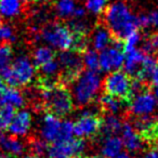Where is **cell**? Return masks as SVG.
I'll list each match as a JSON object with an SVG mask.
<instances>
[{"instance_id":"1","label":"cell","mask_w":158,"mask_h":158,"mask_svg":"<svg viewBox=\"0 0 158 158\" xmlns=\"http://www.w3.org/2000/svg\"><path fill=\"white\" fill-rule=\"evenodd\" d=\"M104 11L106 27L110 29L115 39H125L130 33L139 28L136 16L123 1L112 3Z\"/></svg>"},{"instance_id":"2","label":"cell","mask_w":158,"mask_h":158,"mask_svg":"<svg viewBox=\"0 0 158 158\" xmlns=\"http://www.w3.org/2000/svg\"><path fill=\"white\" fill-rule=\"evenodd\" d=\"M73 84V100L78 105L85 106L90 104L101 89V77L98 72L85 70L77 76Z\"/></svg>"},{"instance_id":"3","label":"cell","mask_w":158,"mask_h":158,"mask_svg":"<svg viewBox=\"0 0 158 158\" xmlns=\"http://www.w3.org/2000/svg\"><path fill=\"white\" fill-rule=\"evenodd\" d=\"M41 99L47 110L57 117L68 115L74 107L72 94L65 86L61 85L41 89Z\"/></svg>"},{"instance_id":"4","label":"cell","mask_w":158,"mask_h":158,"mask_svg":"<svg viewBox=\"0 0 158 158\" xmlns=\"http://www.w3.org/2000/svg\"><path fill=\"white\" fill-rule=\"evenodd\" d=\"M35 64L26 55H20L11 62L0 76L10 87L19 88L29 85L35 78Z\"/></svg>"},{"instance_id":"5","label":"cell","mask_w":158,"mask_h":158,"mask_svg":"<svg viewBox=\"0 0 158 158\" xmlns=\"http://www.w3.org/2000/svg\"><path fill=\"white\" fill-rule=\"evenodd\" d=\"M40 38L50 47L57 50L65 51L75 49L77 36L69 29L67 25L61 23L48 24L40 31Z\"/></svg>"},{"instance_id":"6","label":"cell","mask_w":158,"mask_h":158,"mask_svg":"<svg viewBox=\"0 0 158 158\" xmlns=\"http://www.w3.org/2000/svg\"><path fill=\"white\" fill-rule=\"evenodd\" d=\"M86 149V143L81 139H68L55 141L47 148V158H77Z\"/></svg>"},{"instance_id":"7","label":"cell","mask_w":158,"mask_h":158,"mask_svg":"<svg viewBox=\"0 0 158 158\" xmlns=\"http://www.w3.org/2000/svg\"><path fill=\"white\" fill-rule=\"evenodd\" d=\"M104 90L105 93L113 97L119 98L125 101L130 100V87H131V79L127 73L120 70H114L107 75L104 80Z\"/></svg>"},{"instance_id":"8","label":"cell","mask_w":158,"mask_h":158,"mask_svg":"<svg viewBox=\"0 0 158 158\" xmlns=\"http://www.w3.org/2000/svg\"><path fill=\"white\" fill-rule=\"evenodd\" d=\"M60 67L63 68L62 79L65 84L73 82L82 69V56L79 51L74 49L62 51L59 57Z\"/></svg>"},{"instance_id":"9","label":"cell","mask_w":158,"mask_h":158,"mask_svg":"<svg viewBox=\"0 0 158 158\" xmlns=\"http://www.w3.org/2000/svg\"><path fill=\"white\" fill-rule=\"evenodd\" d=\"M123 44L119 39L112 42V46L106 47L99 54L100 68L104 72H114L123 67L125 55L123 52Z\"/></svg>"},{"instance_id":"10","label":"cell","mask_w":158,"mask_h":158,"mask_svg":"<svg viewBox=\"0 0 158 158\" xmlns=\"http://www.w3.org/2000/svg\"><path fill=\"white\" fill-rule=\"evenodd\" d=\"M101 121L95 113L85 110L74 123V134L79 139L94 136L101 129Z\"/></svg>"},{"instance_id":"11","label":"cell","mask_w":158,"mask_h":158,"mask_svg":"<svg viewBox=\"0 0 158 158\" xmlns=\"http://www.w3.org/2000/svg\"><path fill=\"white\" fill-rule=\"evenodd\" d=\"M129 101L130 112L135 117L151 115L156 110V106L158 103L155 97L146 90L139 93V94H135Z\"/></svg>"},{"instance_id":"12","label":"cell","mask_w":158,"mask_h":158,"mask_svg":"<svg viewBox=\"0 0 158 158\" xmlns=\"http://www.w3.org/2000/svg\"><path fill=\"white\" fill-rule=\"evenodd\" d=\"M132 126L143 140L147 141V142H155L158 139V129L156 119H154L149 115L136 117Z\"/></svg>"},{"instance_id":"13","label":"cell","mask_w":158,"mask_h":158,"mask_svg":"<svg viewBox=\"0 0 158 158\" xmlns=\"http://www.w3.org/2000/svg\"><path fill=\"white\" fill-rule=\"evenodd\" d=\"M62 121L60 117L48 113L42 118L41 128H40V135L47 143H53L59 140L60 130H61Z\"/></svg>"},{"instance_id":"14","label":"cell","mask_w":158,"mask_h":158,"mask_svg":"<svg viewBox=\"0 0 158 158\" xmlns=\"http://www.w3.org/2000/svg\"><path fill=\"white\" fill-rule=\"evenodd\" d=\"M31 123H33V119H31V113L24 110H19L14 114L8 130L14 136H24L31 130Z\"/></svg>"},{"instance_id":"15","label":"cell","mask_w":158,"mask_h":158,"mask_svg":"<svg viewBox=\"0 0 158 158\" xmlns=\"http://www.w3.org/2000/svg\"><path fill=\"white\" fill-rule=\"evenodd\" d=\"M121 141H123V147L128 149L129 152H138L143 148V140L140 134L136 132V130L133 128V126L129 123H123L121 127Z\"/></svg>"},{"instance_id":"16","label":"cell","mask_w":158,"mask_h":158,"mask_svg":"<svg viewBox=\"0 0 158 158\" xmlns=\"http://www.w3.org/2000/svg\"><path fill=\"white\" fill-rule=\"evenodd\" d=\"M10 105L14 108H21L25 105V98L20 90L14 87L3 88L0 91V107Z\"/></svg>"},{"instance_id":"17","label":"cell","mask_w":158,"mask_h":158,"mask_svg":"<svg viewBox=\"0 0 158 158\" xmlns=\"http://www.w3.org/2000/svg\"><path fill=\"white\" fill-rule=\"evenodd\" d=\"M146 54L147 53H144L142 50H138V49H134V50L126 53L125 61H123V65L125 67V72L129 76L135 77L138 75L139 70H140L142 62Z\"/></svg>"},{"instance_id":"18","label":"cell","mask_w":158,"mask_h":158,"mask_svg":"<svg viewBox=\"0 0 158 158\" xmlns=\"http://www.w3.org/2000/svg\"><path fill=\"white\" fill-rule=\"evenodd\" d=\"M123 145L120 138L116 135H108L102 144V156L105 158H115L123 152Z\"/></svg>"},{"instance_id":"19","label":"cell","mask_w":158,"mask_h":158,"mask_svg":"<svg viewBox=\"0 0 158 158\" xmlns=\"http://www.w3.org/2000/svg\"><path fill=\"white\" fill-rule=\"evenodd\" d=\"M113 41V35L110 29L106 26H98L93 33L92 37V44L93 49L98 51H102L106 47L110 46Z\"/></svg>"},{"instance_id":"20","label":"cell","mask_w":158,"mask_h":158,"mask_svg":"<svg viewBox=\"0 0 158 158\" xmlns=\"http://www.w3.org/2000/svg\"><path fill=\"white\" fill-rule=\"evenodd\" d=\"M0 146L6 154L13 156V157H19L24 153L25 145L20 139L16 136H6L1 139L0 141Z\"/></svg>"},{"instance_id":"21","label":"cell","mask_w":158,"mask_h":158,"mask_svg":"<svg viewBox=\"0 0 158 158\" xmlns=\"http://www.w3.org/2000/svg\"><path fill=\"white\" fill-rule=\"evenodd\" d=\"M127 101L123 99H119V98L113 97L110 94H103L101 98H100V105H101V108L104 110V112L108 113V114H118L121 110L125 106V103Z\"/></svg>"},{"instance_id":"22","label":"cell","mask_w":158,"mask_h":158,"mask_svg":"<svg viewBox=\"0 0 158 158\" xmlns=\"http://www.w3.org/2000/svg\"><path fill=\"white\" fill-rule=\"evenodd\" d=\"M123 123H121L120 119L116 117L115 115H108L101 121V131L104 135H115L116 133L120 132Z\"/></svg>"},{"instance_id":"23","label":"cell","mask_w":158,"mask_h":158,"mask_svg":"<svg viewBox=\"0 0 158 158\" xmlns=\"http://www.w3.org/2000/svg\"><path fill=\"white\" fill-rule=\"evenodd\" d=\"M22 10V0H0V15L11 19L19 15Z\"/></svg>"},{"instance_id":"24","label":"cell","mask_w":158,"mask_h":158,"mask_svg":"<svg viewBox=\"0 0 158 158\" xmlns=\"http://www.w3.org/2000/svg\"><path fill=\"white\" fill-rule=\"evenodd\" d=\"M53 59H54V51L50 47H39L34 51V64L39 67Z\"/></svg>"},{"instance_id":"25","label":"cell","mask_w":158,"mask_h":158,"mask_svg":"<svg viewBox=\"0 0 158 158\" xmlns=\"http://www.w3.org/2000/svg\"><path fill=\"white\" fill-rule=\"evenodd\" d=\"M82 64L88 70L98 72L100 69L99 54L94 49H86L82 54Z\"/></svg>"},{"instance_id":"26","label":"cell","mask_w":158,"mask_h":158,"mask_svg":"<svg viewBox=\"0 0 158 158\" xmlns=\"http://www.w3.org/2000/svg\"><path fill=\"white\" fill-rule=\"evenodd\" d=\"M75 8H76L75 0H57L56 3H55L56 13L59 14L61 18L72 16Z\"/></svg>"},{"instance_id":"27","label":"cell","mask_w":158,"mask_h":158,"mask_svg":"<svg viewBox=\"0 0 158 158\" xmlns=\"http://www.w3.org/2000/svg\"><path fill=\"white\" fill-rule=\"evenodd\" d=\"M14 114H15V108L12 106L5 105L0 107V130H6L9 128Z\"/></svg>"},{"instance_id":"28","label":"cell","mask_w":158,"mask_h":158,"mask_svg":"<svg viewBox=\"0 0 158 158\" xmlns=\"http://www.w3.org/2000/svg\"><path fill=\"white\" fill-rule=\"evenodd\" d=\"M12 62V49L9 44L0 46V75Z\"/></svg>"},{"instance_id":"29","label":"cell","mask_w":158,"mask_h":158,"mask_svg":"<svg viewBox=\"0 0 158 158\" xmlns=\"http://www.w3.org/2000/svg\"><path fill=\"white\" fill-rule=\"evenodd\" d=\"M140 42H141V34L139 33V31L136 29V31L130 33L129 35L125 38V42H123V51L127 53V52H130V51L134 50V49H136V47H138V44H140Z\"/></svg>"},{"instance_id":"30","label":"cell","mask_w":158,"mask_h":158,"mask_svg":"<svg viewBox=\"0 0 158 158\" xmlns=\"http://www.w3.org/2000/svg\"><path fill=\"white\" fill-rule=\"evenodd\" d=\"M40 69L44 75V77H50V78H54L55 75L57 74L60 69V63L57 61H55L54 59L51 61L47 62L46 64L40 66Z\"/></svg>"},{"instance_id":"31","label":"cell","mask_w":158,"mask_h":158,"mask_svg":"<svg viewBox=\"0 0 158 158\" xmlns=\"http://www.w3.org/2000/svg\"><path fill=\"white\" fill-rule=\"evenodd\" d=\"M108 0H86V9L95 14H100L106 9Z\"/></svg>"},{"instance_id":"32","label":"cell","mask_w":158,"mask_h":158,"mask_svg":"<svg viewBox=\"0 0 158 158\" xmlns=\"http://www.w3.org/2000/svg\"><path fill=\"white\" fill-rule=\"evenodd\" d=\"M73 135H74V123L69 120L62 121L61 130H60V136L57 141L68 140V139H72Z\"/></svg>"},{"instance_id":"33","label":"cell","mask_w":158,"mask_h":158,"mask_svg":"<svg viewBox=\"0 0 158 158\" xmlns=\"http://www.w3.org/2000/svg\"><path fill=\"white\" fill-rule=\"evenodd\" d=\"M158 50V31L155 34H152L148 38L144 41L142 46V51L144 53H151Z\"/></svg>"},{"instance_id":"34","label":"cell","mask_w":158,"mask_h":158,"mask_svg":"<svg viewBox=\"0 0 158 158\" xmlns=\"http://www.w3.org/2000/svg\"><path fill=\"white\" fill-rule=\"evenodd\" d=\"M14 31L9 25H0V41H13Z\"/></svg>"},{"instance_id":"35","label":"cell","mask_w":158,"mask_h":158,"mask_svg":"<svg viewBox=\"0 0 158 158\" xmlns=\"http://www.w3.org/2000/svg\"><path fill=\"white\" fill-rule=\"evenodd\" d=\"M47 148H48L47 142L42 140V139H40V140H35L31 143V151H33V153L37 154V155H39V156L46 154Z\"/></svg>"},{"instance_id":"36","label":"cell","mask_w":158,"mask_h":158,"mask_svg":"<svg viewBox=\"0 0 158 158\" xmlns=\"http://www.w3.org/2000/svg\"><path fill=\"white\" fill-rule=\"evenodd\" d=\"M136 21H138V27L140 28H148L151 26V22H149V18L148 15H140V16H136Z\"/></svg>"},{"instance_id":"37","label":"cell","mask_w":158,"mask_h":158,"mask_svg":"<svg viewBox=\"0 0 158 158\" xmlns=\"http://www.w3.org/2000/svg\"><path fill=\"white\" fill-rule=\"evenodd\" d=\"M148 79H149V81H151V84L153 85L154 87H158V64L153 68Z\"/></svg>"},{"instance_id":"38","label":"cell","mask_w":158,"mask_h":158,"mask_svg":"<svg viewBox=\"0 0 158 158\" xmlns=\"http://www.w3.org/2000/svg\"><path fill=\"white\" fill-rule=\"evenodd\" d=\"M72 16L74 19H84L85 16H86V9L82 7H77L76 6Z\"/></svg>"},{"instance_id":"39","label":"cell","mask_w":158,"mask_h":158,"mask_svg":"<svg viewBox=\"0 0 158 158\" xmlns=\"http://www.w3.org/2000/svg\"><path fill=\"white\" fill-rule=\"evenodd\" d=\"M148 18H149V22H151V26H153L154 28H156L158 31V10L149 13Z\"/></svg>"},{"instance_id":"40","label":"cell","mask_w":158,"mask_h":158,"mask_svg":"<svg viewBox=\"0 0 158 158\" xmlns=\"http://www.w3.org/2000/svg\"><path fill=\"white\" fill-rule=\"evenodd\" d=\"M143 158H158V157H157V155H156L155 152H154L153 149H152V151L147 152V153L145 154V156Z\"/></svg>"},{"instance_id":"41","label":"cell","mask_w":158,"mask_h":158,"mask_svg":"<svg viewBox=\"0 0 158 158\" xmlns=\"http://www.w3.org/2000/svg\"><path fill=\"white\" fill-rule=\"evenodd\" d=\"M154 143V146H153V151L156 153V155H157V157H158V139L155 141V142H153Z\"/></svg>"},{"instance_id":"42","label":"cell","mask_w":158,"mask_h":158,"mask_svg":"<svg viewBox=\"0 0 158 158\" xmlns=\"http://www.w3.org/2000/svg\"><path fill=\"white\" fill-rule=\"evenodd\" d=\"M115 158H131V157H130L127 153H123V152H121V153L119 154V155H117Z\"/></svg>"},{"instance_id":"43","label":"cell","mask_w":158,"mask_h":158,"mask_svg":"<svg viewBox=\"0 0 158 158\" xmlns=\"http://www.w3.org/2000/svg\"><path fill=\"white\" fill-rule=\"evenodd\" d=\"M24 158H40V156H39V155H37V154L31 153V154H28V155H26Z\"/></svg>"},{"instance_id":"44","label":"cell","mask_w":158,"mask_h":158,"mask_svg":"<svg viewBox=\"0 0 158 158\" xmlns=\"http://www.w3.org/2000/svg\"><path fill=\"white\" fill-rule=\"evenodd\" d=\"M0 158H13V156L9 155V154H2V153H0Z\"/></svg>"},{"instance_id":"45","label":"cell","mask_w":158,"mask_h":158,"mask_svg":"<svg viewBox=\"0 0 158 158\" xmlns=\"http://www.w3.org/2000/svg\"><path fill=\"white\" fill-rule=\"evenodd\" d=\"M154 97H155L156 101L158 102V87H155V92H154Z\"/></svg>"},{"instance_id":"46","label":"cell","mask_w":158,"mask_h":158,"mask_svg":"<svg viewBox=\"0 0 158 158\" xmlns=\"http://www.w3.org/2000/svg\"><path fill=\"white\" fill-rule=\"evenodd\" d=\"M85 158H105V157L99 156V155H93V156H88V157H85Z\"/></svg>"},{"instance_id":"47","label":"cell","mask_w":158,"mask_h":158,"mask_svg":"<svg viewBox=\"0 0 158 158\" xmlns=\"http://www.w3.org/2000/svg\"><path fill=\"white\" fill-rule=\"evenodd\" d=\"M3 88H5V85H3V80L1 78H0V91L2 90Z\"/></svg>"},{"instance_id":"48","label":"cell","mask_w":158,"mask_h":158,"mask_svg":"<svg viewBox=\"0 0 158 158\" xmlns=\"http://www.w3.org/2000/svg\"><path fill=\"white\" fill-rule=\"evenodd\" d=\"M1 139H2V134H1V130H0V141H1Z\"/></svg>"},{"instance_id":"49","label":"cell","mask_w":158,"mask_h":158,"mask_svg":"<svg viewBox=\"0 0 158 158\" xmlns=\"http://www.w3.org/2000/svg\"><path fill=\"white\" fill-rule=\"evenodd\" d=\"M156 123H157V129H158V116H157V118H156Z\"/></svg>"},{"instance_id":"50","label":"cell","mask_w":158,"mask_h":158,"mask_svg":"<svg viewBox=\"0 0 158 158\" xmlns=\"http://www.w3.org/2000/svg\"><path fill=\"white\" fill-rule=\"evenodd\" d=\"M0 25H1V15H0Z\"/></svg>"},{"instance_id":"51","label":"cell","mask_w":158,"mask_h":158,"mask_svg":"<svg viewBox=\"0 0 158 158\" xmlns=\"http://www.w3.org/2000/svg\"><path fill=\"white\" fill-rule=\"evenodd\" d=\"M35 1H44V0H35Z\"/></svg>"},{"instance_id":"52","label":"cell","mask_w":158,"mask_h":158,"mask_svg":"<svg viewBox=\"0 0 158 158\" xmlns=\"http://www.w3.org/2000/svg\"><path fill=\"white\" fill-rule=\"evenodd\" d=\"M22 1H29V0H22Z\"/></svg>"}]
</instances>
